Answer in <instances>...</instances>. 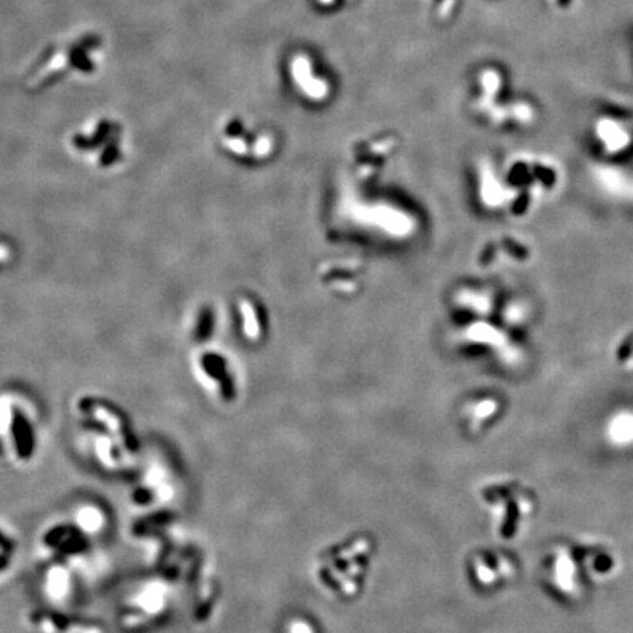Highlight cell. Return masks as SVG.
I'll return each mask as SVG.
<instances>
[{"label": "cell", "instance_id": "obj_1", "mask_svg": "<svg viewBox=\"0 0 633 633\" xmlns=\"http://www.w3.org/2000/svg\"><path fill=\"white\" fill-rule=\"evenodd\" d=\"M612 437L617 443H627L633 440V420L632 418H623L613 424V434Z\"/></svg>", "mask_w": 633, "mask_h": 633}, {"label": "cell", "instance_id": "obj_3", "mask_svg": "<svg viewBox=\"0 0 633 633\" xmlns=\"http://www.w3.org/2000/svg\"><path fill=\"white\" fill-rule=\"evenodd\" d=\"M5 564H6V560L3 559V557H0V571L5 567Z\"/></svg>", "mask_w": 633, "mask_h": 633}, {"label": "cell", "instance_id": "obj_2", "mask_svg": "<svg viewBox=\"0 0 633 633\" xmlns=\"http://www.w3.org/2000/svg\"><path fill=\"white\" fill-rule=\"evenodd\" d=\"M71 63L84 72H91L93 71V63L90 60H87V56L84 53L82 47H75L71 52Z\"/></svg>", "mask_w": 633, "mask_h": 633}]
</instances>
